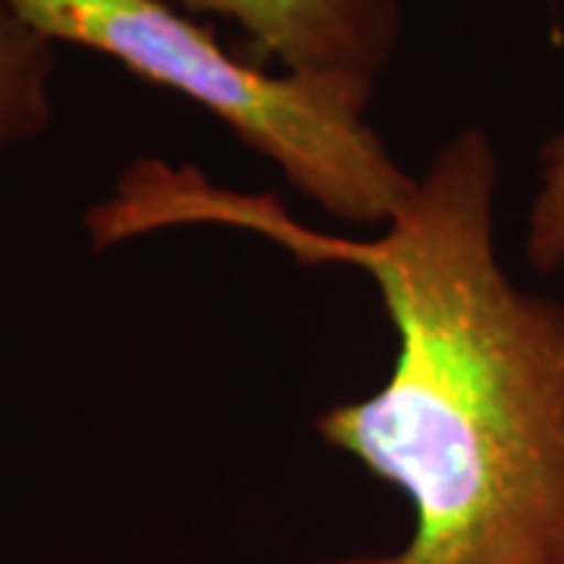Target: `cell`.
Masks as SVG:
<instances>
[{
  "label": "cell",
  "mask_w": 564,
  "mask_h": 564,
  "mask_svg": "<svg viewBox=\"0 0 564 564\" xmlns=\"http://www.w3.org/2000/svg\"><path fill=\"white\" fill-rule=\"evenodd\" d=\"M499 154L458 132L373 239L326 236L273 195L139 158L88 210L98 251L173 226H232L302 263H345L395 326L383 389L317 414L323 443L395 486L414 527L399 552L326 564H564V302L521 289L496 251Z\"/></svg>",
  "instance_id": "cell-1"
},
{
  "label": "cell",
  "mask_w": 564,
  "mask_h": 564,
  "mask_svg": "<svg viewBox=\"0 0 564 564\" xmlns=\"http://www.w3.org/2000/svg\"><path fill=\"white\" fill-rule=\"evenodd\" d=\"M57 44H79L210 110L336 220L386 226L417 176L370 129L377 82L263 73L163 0H7Z\"/></svg>",
  "instance_id": "cell-2"
},
{
  "label": "cell",
  "mask_w": 564,
  "mask_h": 564,
  "mask_svg": "<svg viewBox=\"0 0 564 564\" xmlns=\"http://www.w3.org/2000/svg\"><path fill=\"white\" fill-rule=\"evenodd\" d=\"M232 20L285 73L377 82L402 35L399 0H182Z\"/></svg>",
  "instance_id": "cell-3"
},
{
  "label": "cell",
  "mask_w": 564,
  "mask_h": 564,
  "mask_svg": "<svg viewBox=\"0 0 564 564\" xmlns=\"http://www.w3.org/2000/svg\"><path fill=\"white\" fill-rule=\"evenodd\" d=\"M57 41L0 0V158L39 135L51 120Z\"/></svg>",
  "instance_id": "cell-4"
},
{
  "label": "cell",
  "mask_w": 564,
  "mask_h": 564,
  "mask_svg": "<svg viewBox=\"0 0 564 564\" xmlns=\"http://www.w3.org/2000/svg\"><path fill=\"white\" fill-rule=\"evenodd\" d=\"M524 254L540 273L564 263V132L545 144L540 158V188L527 214Z\"/></svg>",
  "instance_id": "cell-5"
}]
</instances>
